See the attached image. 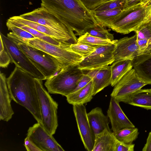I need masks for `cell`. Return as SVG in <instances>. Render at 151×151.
<instances>
[{
    "label": "cell",
    "mask_w": 151,
    "mask_h": 151,
    "mask_svg": "<svg viewBox=\"0 0 151 151\" xmlns=\"http://www.w3.org/2000/svg\"><path fill=\"white\" fill-rule=\"evenodd\" d=\"M46 8L63 23L81 36L97 23L92 11L81 0H41Z\"/></svg>",
    "instance_id": "cell-1"
},
{
    "label": "cell",
    "mask_w": 151,
    "mask_h": 151,
    "mask_svg": "<svg viewBox=\"0 0 151 151\" xmlns=\"http://www.w3.org/2000/svg\"><path fill=\"white\" fill-rule=\"evenodd\" d=\"M6 82L12 100L27 109L42 125L35 78L15 66Z\"/></svg>",
    "instance_id": "cell-2"
},
{
    "label": "cell",
    "mask_w": 151,
    "mask_h": 151,
    "mask_svg": "<svg viewBox=\"0 0 151 151\" xmlns=\"http://www.w3.org/2000/svg\"><path fill=\"white\" fill-rule=\"evenodd\" d=\"M8 37L14 39L34 48L42 50L55 58L62 68L78 65L84 58L81 55L69 49L70 45L63 43L60 45H54L36 38L30 39L23 38L12 32L7 34Z\"/></svg>",
    "instance_id": "cell-3"
},
{
    "label": "cell",
    "mask_w": 151,
    "mask_h": 151,
    "mask_svg": "<svg viewBox=\"0 0 151 151\" xmlns=\"http://www.w3.org/2000/svg\"><path fill=\"white\" fill-rule=\"evenodd\" d=\"M151 14V1L147 4H138L123 10L116 16L109 28L117 33L129 34L149 20Z\"/></svg>",
    "instance_id": "cell-4"
},
{
    "label": "cell",
    "mask_w": 151,
    "mask_h": 151,
    "mask_svg": "<svg viewBox=\"0 0 151 151\" xmlns=\"http://www.w3.org/2000/svg\"><path fill=\"white\" fill-rule=\"evenodd\" d=\"M84 74L78 65L64 67L47 79L45 85L49 93L66 97L73 92Z\"/></svg>",
    "instance_id": "cell-5"
},
{
    "label": "cell",
    "mask_w": 151,
    "mask_h": 151,
    "mask_svg": "<svg viewBox=\"0 0 151 151\" xmlns=\"http://www.w3.org/2000/svg\"><path fill=\"white\" fill-rule=\"evenodd\" d=\"M40 112L44 127L52 135L58 126L57 110L58 104L44 87L42 81L35 78Z\"/></svg>",
    "instance_id": "cell-6"
},
{
    "label": "cell",
    "mask_w": 151,
    "mask_h": 151,
    "mask_svg": "<svg viewBox=\"0 0 151 151\" xmlns=\"http://www.w3.org/2000/svg\"><path fill=\"white\" fill-rule=\"evenodd\" d=\"M10 39L16 44L19 48L28 57L46 79L55 75L62 69L58 61L52 55L17 40Z\"/></svg>",
    "instance_id": "cell-7"
},
{
    "label": "cell",
    "mask_w": 151,
    "mask_h": 151,
    "mask_svg": "<svg viewBox=\"0 0 151 151\" xmlns=\"http://www.w3.org/2000/svg\"><path fill=\"white\" fill-rule=\"evenodd\" d=\"M19 16L23 19L46 26L66 36L76 43L77 42V39L74 31L43 7L41 6Z\"/></svg>",
    "instance_id": "cell-8"
},
{
    "label": "cell",
    "mask_w": 151,
    "mask_h": 151,
    "mask_svg": "<svg viewBox=\"0 0 151 151\" xmlns=\"http://www.w3.org/2000/svg\"><path fill=\"white\" fill-rule=\"evenodd\" d=\"M5 49L8 52L11 62L16 66L27 73L35 78L42 81L45 77L30 60L28 57L18 47L12 39L0 33Z\"/></svg>",
    "instance_id": "cell-9"
},
{
    "label": "cell",
    "mask_w": 151,
    "mask_h": 151,
    "mask_svg": "<svg viewBox=\"0 0 151 151\" xmlns=\"http://www.w3.org/2000/svg\"><path fill=\"white\" fill-rule=\"evenodd\" d=\"M148 84L149 83L132 68L114 86L110 96L119 102H123L128 96Z\"/></svg>",
    "instance_id": "cell-10"
},
{
    "label": "cell",
    "mask_w": 151,
    "mask_h": 151,
    "mask_svg": "<svg viewBox=\"0 0 151 151\" xmlns=\"http://www.w3.org/2000/svg\"><path fill=\"white\" fill-rule=\"evenodd\" d=\"M115 43L96 47L95 51L78 65V68L83 71H89L112 64L114 61L113 52Z\"/></svg>",
    "instance_id": "cell-11"
},
{
    "label": "cell",
    "mask_w": 151,
    "mask_h": 151,
    "mask_svg": "<svg viewBox=\"0 0 151 151\" xmlns=\"http://www.w3.org/2000/svg\"><path fill=\"white\" fill-rule=\"evenodd\" d=\"M27 137L42 151H64L61 146L40 123L30 127Z\"/></svg>",
    "instance_id": "cell-12"
},
{
    "label": "cell",
    "mask_w": 151,
    "mask_h": 151,
    "mask_svg": "<svg viewBox=\"0 0 151 151\" xmlns=\"http://www.w3.org/2000/svg\"><path fill=\"white\" fill-rule=\"evenodd\" d=\"M73 109L81 140L86 150L92 151L95 135L88 120L86 107L84 104L73 106Z\"/></svg>",
    "instance_id": "cell-13"
},
{
    "label": "cell",
    "mask_w": 151,
    "mask_h": 151,
    "mask_svg": "<svg viewBox=\"0 0 151 151\" xmlns=\"http://www.w3.org/2000/svg\"><path fill=\"white\" fill-rule=\"evenodd\" d=\"M114 61L123 59L132 60L139 55L136 35L117 40L113 52Z\"/></svg>",
    "instance_id": "cell-14"
},
{
    "label": "cell",
    "mask_w": 151,
    "mask_h": 151,
    "mask_svg": "<svg viewBox=\"0 0 151 151\" xmlns=\"http://www.w3.org/2000/svg\"><path fill=\"white\" fill-rule=\"evenodd\" d=\"M118 101L111 97L107 116L111 125L112 132L117 131L126 127H135L122 110Z\"/></svg>",
    "instance_id": "cell-15"
},
{
    "label": "cell",
    "mask_w": 151,
    "mask_h": 151,
    "mask_svg": "<svg viewBox=\"0 0 151 151\" xmlns=\"http://www.w3.org/2000/svg\"><path fill=\"white\" fill-rule=\"evenodd\" d=\"M12 99L8 88L5 75L0 73V120L7 122L14 112L11 102Z\"/></svg>",
    "instance_id": "cell-16"
},
{
    "label": "cell",
    "mask_w": 151,
    "mask_h": 151,
    "mask_svg": "<svg viewBox=\"0 0 151 151\" xmlns=\"http://www.w3.org/2000/svg\"><path fill=\"white\" fill-rule=\"evenodd\" d=\"M88 71L86 74L93 81V96L111 85V77L110 66Z\"/></svg>",
    "instance_id": "cell-17"
},
{
    "label": "cell",
    "mask_w": 151,
    "mask_h": 151,
    "mask_svg": "<svg viewBox=\"0 0 151 151\" xmlns=\"http://www.w3.org/2000/svg\"><path fill=\"white\" fill-rule=\"evenodd\" d=\"M9 19L29 26L57 40L70 45L76 43L66 36L38 23L26 20L20 16L11 17Z\"/></svg>",
    "instance_id": "cell-18"
},
{
    "label": "cell",
    "mask_w": 151,
    "mask_h": 151,
    "mask_svg": "<svg viewBox=\"0 0 151 151\" xmlns=\"http://www.w3.org/2000/svg\"><path fill=\"white\" fill-rule=\"evenodd\" d=\"M139 55L151 53V20L142 23L135 30Z\"/></svg>",
    "instance_id": "cell-19"
},
{
    "label": "cell",
    "mask_w": 151,
    "mask_h": 151,
    "mask_svg": "<svg viewBox=\"0 0 151 151\" xmlns=\"http://www.w3.org/2000/svg\"><path fill=\"white\" fill-rule=\"evenodd\" d=\"M90 126L95 134H99L106 129L111 130L109 126V122L107 116L105 115L99 107L92 109L87 114Z\"/></svg>",
    "instance_id": "cell-20"
},
{
    "label": "cell",
    "mask_w": 151,
    "mask_h": 151,
    "mask_svg": "<svg viewBox=\"0 0 151 151\" xmlns=\"http://www.w3.org/2000/svg\"><path fill=\"white\" fill-rule=\"evenodd\" d=\"M116 140L114 133L111 130L106 129L95 135L92 151H115Z\"/></svg>",
    "instance_id": "cell-21"
},
{
    "label": "cell",
    "mask_w": 151,
    "mask_h": 151,
    "mask_svg": "<svg viewBox=\"0 0 151 151\" xmlns=\"http://www.w3.org/2000/svg\"><path fill=\"white\" fill-rule=\"evenodd\" d=\"M123 102L151 110V88L140 89L128 96Z\"/></svg>",
    "instance_id": "cell-22"
},
{
    "label": "cell",
    "mask_w": 151,
    "mask_h": 151,
    "mask_svg": "<svg viewBox=\"0 0 151 151\" xmlns=\"http://www.w3.org/2000/svg\"><path fill=\"white\" fill-rule=\"evenodd\" d=\"M132 63L140 77L151 84V53L137 56L132 60Z\"/></svg>",
    "instance_id": "cell-23"
},
{
    "label": "cell",
    "mask_w": 151,
    "mask_h": 151,
    "mask_svg": "<svg viewBox=\"0 0 151 151\" xmlns=\"http://www.w3.org/2000/svg\"><path fill=\"white\" fill-rule=\"evenodd\" d=\"M93 81L79 90L67 96L66 100L69 104L73 106L84 104L91 101L93 96Z\"/></svg>",
    "instance_id": "cell-24"
},
{
    "label": "cell",
    "mask_w": 151,
    "mask_h": 151,
    "mask_svg": "<svg viewBox=\"0 0 151 151\" xmlns=\"http://www.w3.org/2000/svg\"><path fill=\"white\" fill-rule=\"evenodd\" d=\"M111 81V85L114 87L133 66L132 60L123 59L114 61L110 66Z\"/></svg>",
    "instance_id": "cell-25"
},
{
    "label": "cell",
    "mask_w": 151,
    "mask_h": 151,
    "mask_svg": "<svg viewBox=\"0 0 151 151\" xmlns=\"http://www.w3.org/2000/svg\"><path fill=\"white\" fill-rule=\"evenodd\" d=\"M123 9V7H121L99 12H92L98 24L109 28L116 16Z\"/></svg>",
    "instance_id": "cell-26"
},
{
    "label": "cell",
    "mask_w": 151,
    "mask_h": 151,
    "mask_svg": "<svg viewBox=\"0 0 151 151\" xmlns=\"http://www.w3.org/2000/svg\"><path fill=\"white\" fill-rule=\"evenodd\" d=\"M117 40L111 41L104 39L92 35L86 32L79 36L77 39V43L97 47L113 44L115 43Z\"/></svg>",
    "instance_id": "cell-27"
},
{
    "label": "cell",
    "mask_w": 151,
    "mask_h": 151,
    "mask_svg": "<svg viewBox=\"0 0 151 151\" xmlns=\"http://www.w3.org/2000/svg\"><path fill=\"white\" fill-rule=\"evenodd\" d=\"M114 133V132H113ZM116 138L126 144H131L138 137V129L135 127H126L114 133Z\"/></svg>",
    "instance_id": "cell-28"
},
{
    "label": "cell",
    "mask_w": 151,
    "mask_h": 151,
    "mask_svg": "<svg viewBox=\"0 0 151 151\" xmlns=\"http://www.w3.org/2000/svg\"><path fill=\"white\" fill-rule=\"evenodd\" d=\"M7 20L16 26L31 33L35 38L42 41L57 45H60L63 43L22 23L9 19Z\"/></svg>",
    "instance_id": "cell-29"
},
{
    "label": "cell",
    "mask_w": 151,
    "mask_h": 151,
    "mask_svg": "<svg viewBox=\"0 0 151 151\" xmlns=\"http://www.w3.org/2000/svg\"><path fill=\"white\" fill-rule=\"evenodd\" d=\"M91 35L102 39L113 41V35L110 33L106 27L98 24L88 29L86 32Z\"/></svg>",
    "instance_id": "cell-30"
},
{
    "label": "cell",
    "mask_w": 151,
    "mask_h": 151,
    "mask_svg": "<svg viewBox=\"0 0 151 151\" xmlns=\"http://www.w3.org/2000/svg\"><path fill=\"white\" fill-rule=\"evenodd\" d=\"M96 48V47L77 42L69 46L70 50L81 55L84 58L95 51Z\"/></svg>",
    "instance_id": "cell-31"
},
{
    "label": "cell",
    "mask_w": 151,
    "mask_h": 151,
    "mask_svg": "<svg viewBox=\"0 0 151 151\" xmlns=\"http://www.w3.org/2000/svg\"><path fill=\"white\" fill-rule=\"evenodd\" d=\"M6 25L9 30L12 31L14 34L21 38L27 39L35 38L31 33L16 26L8 20L7 21Z\"/></svg>",
    "instance_id": "cell-32"
},
{
    "label": "cell",
    "mask_w": 151,
    "mask_h": 151,
    "mask_svg": "<svg viewBox=\"0 0 151 151\" xmlns=\"http://www.w3.org/2000/svg\"><path fill=\"white\" fill-rule=\"evenodd\" d=\"M0 66L2 68H6L11 62V59L0 36Z\"/></svg>",
    "instance_id": "cell-33"
},
{
    "label": "cell",
    "mask_w": 151,
    "mask_h": 151,
    "mask_svg": "<svg viewBox=\"0 0 151 151\" xmlns=\"http://www.w3.org/2000/svg\"><path fill=\"white\" fill-rule=\"evenodd\" d=\"M126 0H112L105 3L92 12H99L123 7Z\"/></svg>",
    "instance_id": "cell-34"
},
{
    "label": "cell",
    "mask_w": 151,
    "mask_h": 151,
    "mask_svg": "<svg viewBox=\"0 0 151 151\" xmlns=\"http://www.w3.org/2000/svg\"><path fill=\"white\" fill-rule=\"evenodd\" d=\"M111 0H81L86 7L92 12L105 3Z\"/></svg>",
    "instance_id": "cell-35"
},
{
    "label": "cell",
    "mask_w": 151,
    "mask_h": 151,
    "mask_svg": "<svg viewBox=\"0 0 151 151\" xmlns=\"http://www.w3.org/2000/svg\"><path fill=\"white\" fill-rule=\"evenodd\" d=\"M135 145L126 144L122 142L116 138L115 151H134Z\"/></svg>",
    "instance_id": "cell-36"
},
{
    "label": "cell",
    "mask_w": 151,
    "mask_h": 151,
    "mask_svg": "<svg viewBox=\"0 0 151 151\" xmlns=\"http://www.w3.org/2000/svg\"><path fill=\"white\" fill-rule=\"evenodd\" d=\"M24 145L27 151H42L27 136L24 140Z\"/></svg>",
    "instance_id": "cell-37"
},
{
    "label": "cell",
    "mask_w": 151,
    "mask_h": 151,
    "mask_svg": "<svg viewBox=\"0 0 151 151\" xmlns=\"http://www.w3.org/2000/svg\"><path fill=\"white\" fill-rule=\"evenodd\" d=\"M92 80L91 77L87 74H84L79 81L77 87L72 93L82 88L87 85Z\"/></svg>",
    "instance_id": "cell-38"
},
{
    "label": "cell",
    "mask_w": 151,
    "mask_h": 151,
    "mask_svg": "<svg viewBox=\"0 0 151 151\" xmlns=\"http://www.w3.org/2000/svg\"><path fill=\"white\" fill-rule=\"evenodd\" d=\"M141 0H126L123 7V10L141 3Z\"/></svg>",
    "instance_id": "cell-39"
},
{
    "label": "cell",
    "mask_w": 151,
    "mask_h": 151,
    "mask_svg": "<svg viewBox=\"0 0 151 151\" xmlns=\"http://www.w3.org/2000/svg\"><path fill=\"white\" fill-rule=\"evenodd\" d=\"M143 151H151V132L149 133L146 143L142 148Z\"/></svg>",
    "instance_id": "cell-40"
},
{
    "label": "cell",
    "mask_w": 151,
    "mask_h": 151,
    "mask_svg": "<svg viewBox=\"0 0 151 151\" xmlns=\"http://www.w3.org/2000/svg\"><path fill=\"white\" fill-rule=\"evenodd\" d=\"M151 1V0H141V3L143 4H147Z\"/></svg>",
    "instance_id": "cell-41"
},
{
    "label": "cell",
    "mask_w": 151,
    "mask_h": 151,
    "mask_svg": "<svg viewBox=\"0 0 151 151\" xmlns=\"http://www.w3.org/2000/svg\"><path fill=\"white\" fill-rule=\"evenodd\" d=\"M149 20H151V14L149 19Z\"/></svg>",
    "instance_id": "cell-42"
}]
</instances>
